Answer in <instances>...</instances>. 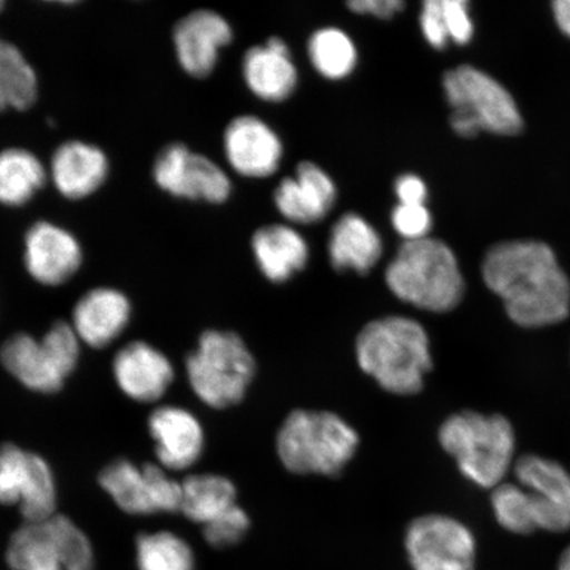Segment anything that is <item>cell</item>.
<instances>
[{
	"mask_svg": "<svg viewBox=\"0 0 570 570\" xmlns=\"http://www.w3.org/2000/svg\"><path fill=\"white\" fill-rule=\"evenodd\" d=\"M482 279L520 327L540 330L569 316L570 282L552 248L541 242L491 247L482 262Z\"/></svg>",
	"mask_w": 570,
	"mask_h": 570,
	"instance_id": "cell-1",
	"label": "cell"
},
{
	"mask_svg": "<svg viewBox=\"0 0 570 570\" xmlns=\"http://www.w3.org/2000/svg\"><path fill=\"white\" fill-rule=\"evenodd\" d=\"M355 355L363 373L399 396L422 391L432 370L430 336L419 321L405 316L377 318L363 326Z\"/></svg>",
	"mask_w": 570,
	"mask_h": 570,
	"instance_id": "cell-2",
	"label": "cell"
},
{
	"mask_svg": "<svg viewBox=\"0 0 570 570\" xmlns=\"http://www.w3.org/2000/svg\"><path fill=\"white\" fill-rule=\"evenodd\" d=\"M384 281L399 301L432 313L458 308L466 289L453 249L431 237L404 242L389 263Z\"/></svg>",
	"mask_w": 570,
	"mask_h": 570,
	"instance_id": "cell-3",
	"label": "cell"
},
{
	"mask_svg": "<svg viewBox=\"0 0 570 570\" xmlns=\"http://www.w3.org/2000/svg\"><path fill=\"white\" fill-rule=\"evenodd\" d=\"M439 441L461 474L482 489L502 484L517 461L514 426L499 413H453L441 424Z\"/></svg>",
	"mask_w": 570,
	"mask_h": 570,
	"instance_id": "cell-4",
	"label": "cell"
},
{
	"mask_svg": "<svg viewBox=\"0 0 570 570\" xmlns=\"http://www.w3.org/2000/svg\"><path fill=\"white\" fill-rule=\"evenodd\" d=\"M358 445L354 428L327 411H292L276 436L277 458L298 475L337 476Z\"/></svg>",
	"mask_w": 570,
	"mask_h": 570,
	"instance_id": "cell-5",
	"label": "cell"
},
{
	"mask_svg": "<svg viewBox=\"0 0 570 570\" xmlns=\"http://www.w3.org/2000/svg\"><path fill=\"white\" fill-rule=\"evenodd\" d=\"M443 89L452 109L451 126L462 138H475L482 131L517 135L523 130L514 98L501 83L472 66L448 70Z\"/></svg>",
	"mask_w": 570,
	"mask_h": 570,
	"instance_id": "cell-6",
	"label": "cell"
},
{
	"mask_svg": "<svg viewBox=\"0 0 570 570\" xmlns=\"http://www.w3.org/2000/svg\"><path fill=\"white\" fill-rule=\"evenodd\" d=\"M185 368L195 394L209 407L225 410L244 401L256 363L237 333L206 331L197 351L185 360Z\"/></svg>",
	"mask_w": 570,
	"mask_h": 570,
	"instance_id": "cell-7",
	"label": "cell"
},
{
	"mask_svg": "<svg viewBox=\"0 0 570 570\" xmlns=\"http://www.w3.org/2000/svg\"><path fill=\"white\" fill-rule=\"evenodd\" d=\"M98 483L127 514L181 511V483L170 480L155 463H142L139 469L127 459L112 460L99 472Z\"/></svg>",
	"mask_w": 570,
	"mask_h": 570,
	"instance_id": "cell-8",
	"label": "cell"
},
{
	"mask_svg": "<svg viewBox=\"0 0 570 570\" xmlns=\"http://www.w3.org/2000/svg\"><path fill=\"white\" fill-rule=\"evenodd\" d=\"M0 504H18L26 523L56 515L55 481L45 459L13 443L0 444Z\"/></svg>",
	"mask_w": 570,
	"mask_h": 570,
	"instance_id": "cell-9",
	"label": "cell"
},
{
	"mask_svg": "<svg viewBox=\"0 0 570 570\" xmlns=\"http://www.w3.org/2000/svg\"><path fill=\"white\" fill-rule=\"evenodd\" d=\"M413 570H474L476 543L472 531L446 515L420 517L405 532Z\"/></svg>",
	"mask_w": 570,
	"mask_h": 570,
	"instance_id": "cell-10",
	"label": "cell"
},
{
	"mask_svg": "<svg viewBox=\"0 0 570 570\" xmlns=\"http://www.w3.org/2000/svg\"><path fill=\"white\" fill-rule=\"evenodd\" d=\"M155 183L175 197L223 204L232 194L225 170L181 142L163 149L154 164Z\"/></svg>",
	"mask_w": 570,
	"mask_h": 570,
	"instance_id": "cell-11",
	"label": "cell"
},
{
	"mask_svg": "<svg viewBox=\"0 0 570 570\" xmlns=\"http://www.w3.org/2000/svg\"><path fill=\"white\" fill-rule=\"evenodd\" d=\"M515 482L525 491L538 530L562 533L570 530V473L550 459L524 454L517 459Z\"/></svg>",
	"mask_w": 570,
	"mask_h": 570,
	"instance_id": "cell-12",
	"label": "cell"
},
{
	"mask_svg": "<svg viewBox=\"0 0 570 570\" xmlns=\"http://www.w3.org/2000/svg\"><path fill=\"white\" fill-rule=\"evenodd\" d=\"M224 151L227 163L238 175L266 178L281 167L283 142L265 120L240 116L226 127Z\"/></svg>",
	"mask_w": 570,
	"mask_h": 570,
	"instance_id": "cell-13",
	"label": "cell"
},
{
	"mask_svg": "<svg viewBox=\"0 0 570 570\" xmlns=\"http://www.w3.org/2000/svg\"><path fill=\"white\" fill-rule=\"evenodd\" d=\"M24 263L36 282L57 287L71 279L81 267L82 249L73 234L40 220L27 232Z\"/></svg>",
	"mask_w": 570,
	"mask_h": 570,
	"instance_id": "cell-14",
	"label": "cell"
},
{
	"mask_svg": "<svg viewBox=\"0 0 570 570\" xmlns=\"http://www.w3.org/2000/svg\"><path fill=\"white\" fill-rule=\"evenodd\" d=\"M337 187L325 170L312 161H302L294 177H285L274 191V203L291 224H318L334 208Z\"/></svg>",
	"mask_w": 570,
	"mask_h": 570,
	"instance_id": "cell-15",
	"label": "cell"
},
{
	"mask_svg": "<svg viewBox=\"0 0 570 570\" xmlns=\"http://www.w3.org/2000/svg\"><path fill=\"white\" fill-rule=\"evenodd\" d=\"M233 30L227 20L212 10H197L183 18L174 30L176 56L191 77L205 78L217 67L220 49L229 46Z\"/></svg>",
	"mask_w": 570,
	"mask_h": 570,
	"instance_id": "cell-16",
	"label": "cell"
},
{
	"mask_svg": "<svg viewBox=\"0 0 570 570\" xmlns=\"http://www.w3.org/2000/svg\"><path fill=\"white\" fill-rule=\"evenodd\" d=\"M112 372L120 390L140 403H154L174 382V366L161 352L142 341H134L114 356Z\"/></svg>",
	"mask_w": 570,
	"mask_h": 570,
	"instance_id": "cell-17",
	"label": "cell"
},
{
	"mask_svg": "<svg viewBox=\"0 0 570 570\" xmlns=\"http://www.w3.org/2000/svg\"><path fill=\"white\" fill-rule=\"evenodd\" d=\"M156 458L175 472L189 469L202 458L205 438L202 424L183 409L164 405L148 417Z\"/></svg>",
	"mask_w": 570,
	"mask_h": 570,
	"instance_id": "cell-18",
	"label": "cell"
},
{
	"mask_svg": "<svg viewBox=\"0 0 570 570\" xmlns=\"http://www.w3.org/2000/svg\"><path fill=\"white\" fill-rule=\"evenodd\" d=\"M242 73L249 91L265 102H283L297 88L298 73L287 42L276 36L266 46L248 49Z\"/></svg>",
	"mask_w": 570,
	"mask_h": 570,
	"instance_id": "cell-19",
	"label": "cell"
},
{
	"mask_svg": "<svg viewBox=\"0 0 570 570\" xmlns=\"http://www.w3.org/2000/svg\"><path fill=\"white\" fill-rule=\"evenodd\" d=\"M131 304L117 289L96 288L85 294L73 309V330L90 347L109 346L126 330Z\"/></svg>",
	"mask_w": 570,
	"mask_h": 570,
	"instance_id": "cell-20",
	"label": "cell"
},
{
	"mask_svg": "<svg viewBox=\"0 0 570 570\" xmlns=\"http://www.w3.org/2000/svg\"><path fill=\"white\" fill-rule=\"evenodd\" d=\"M109 160L96 146L80 140L63 142L52 156L51 176L57 190L69 199L89 197L102 187Z\"/></svg>",
	"mask_w": 570,
	"mask_h": 570,
	"instance_id": "cell-21",
	"label": "cell"
},
{
	"mask_svg": "<svg viewBox=\"0 0 570 570\" xmlns=\"http://www.w3.org/2000/svg\"><path fill=\"white\" fill-rule=\"evenodd\" d=\"M252 247L261 273L274 284L288 282L308 265V242L289 225L261 227L253 235Z\"/></svg>",
	"mask_w": 570,
	"mask_h": 570,
	"instance_id": "cell-22",
	"label": "cell"
},
{
	"mask_svg": "<svg viewBox=\"0 0 570 570\" xmlns=\"http://www.w3.org/2000/svg\"><path fill=\"white\" fill-rule=\"evenodd\" d=\"M327 254L332 267L338 273L354 271L366 275L381 261L383 242L367 219L356 213H346L332 227Z\"/></svg>",
	"mask_w": 570,
	"mask_h": 570,
	"instance_id": "cell-23",
	"label": "cell"
},
{
	"mask_svg": "<svg viewBox=\"0 0 570 570\" xmlns=\"http://www.w3.org/2000/svg\"><path fill=\"white\" fill-rule=\"evenodd\" d=\"M0 363L24 387L40 394H56L66 381L57 372L41 341L28 333L12 334L3 342Z\"/></svg>",
	"mask_w": 570,
	"mask_h": 570,
	"instance_id": "cell-24",
	"label": "cell"
},
{
	"mask_svg": "<svg viewBox=\"0 0 570 570\" xmlns=\"http://www.w3.org/2000/svg\"><path fill=\"white\" fill-rule=\"evenodd\" d=\"M184 517L198 524H208L237 504V489L226 476L194 474L181 483Z\"/></svg>",
	"mask_w": 570,
	"mask_h": 570,
	"instance_id": "cell-25",
	"label": "cell"
},
{
	"mask_svg": "<svg viewBox=\"0 0 570 570\" xmlns=\"http://www.w3.org/2000/svg\"><path fill=\"white\" fill-rule=\"evenodd\" d=\"M48 174L38 156L23 148H7L0 153V204L19 208L38 194Z\"/></svg>",
	"mask_w": 570,
	"mask_h": 570,
	"instance_id": "cell-26",
	"label": "cell"
},
{
	"mask_svg": "<svg viewBox=\"0 0 570 570\" xmlns=\"http://www.w3.org/2000/svg\"><path fill=\"white\" fill-rule=\"evenodd\" d=\"M6 560L12 570H63L59 546L48 520L21 524L10 538Z\"/></svg>",
	"mask_w": 570,
	"mask_h": 570,
	"instance_id": "cell-27",
	"label": "cell"
},
{
	"mask_svg": "<svg viewBox=\"0 0 570 570\" xmlns=\"http://www.w3.org/2000/svg\"><path fill=\"white\" fill-rule=\"evenodd\" d=\"M38 95V77L31 63L16 46L0 39V112L30 109Z\"/></svg>",
	"mask_w": 570,
	"mask_h": 570,
	"instance_id": "cell-28",
	"label": "cell"
},
{
	"mask_svg": "<svg viewBox=\"0 0 570 570\" xmlns=\"http://www.w3.org/2000/svg\"><path fill=\"white\" fill-rule=\"evenodd\" d=\"M308 57L320 76L341 81L351 76L358 63L353 39L337 27H325L312 33Z\"/></svg>",
	"mask_w": 570,
	"mask_h": 570,
	"instance_id": "cell-29",
	"label": "cell"
},
{
	"mask_svg": "<svg viewBox=\"0 0 570 570\" xmlns=\"http://www.w3.org/2000/svg\"><path fill=\"white\" fill-rule=\"evenodd\" d=\"M139 570H195L194 550L173 532L141 533L137 538Z\"/></svg>",
	"mask_w": 570,
	"mask_h": 570,
	"instance_id": "cell-30",
	"label": "cell"
},
{
	"mask_svg": "<svg viewBox=\"0 0 570 570\" xmlns=\"http://www.w3.org/2000/svg\"><path fill=\"white\" fill-rule=\"evenodd\" d=\"M491 509L505 531L515 534L538 531L525 491L517 482H503L491 491Z\"/></svg>",
	"mask_w": 570,
	"mask_h": 570,
	"instance_id": "cell-31",
	"label": "cell"
},
{
	"mask_svg": "<svg viewBox=\"0 0 570 570\" xmlns=\"http://www.w3.org/2000/svg\"><path fill=\"white\" fill-rule=\"evenodd\" d=\"M48 523L59 546L63 570H95V552L87 534L66 515L56 514Z\"/></svg>",
	"mask_w": 570,
	"mask_h": 570,
	"instance_id": "cell-32",
	"label": "cell"
},
{
	"mask_svg": "<svg viewBox=\"0 0 570 570\" xmlns=\"http://www.w3.org/2000/svg\"><path fill=\"white\" fill-rule=\"evenodd\" d=\"M49 356L57 368V372L67 380L75 372L78 356H80V345H78V336L73 326L67 321H57L41 338Z\"/></svg>",
	"mask_w": 570,
	"mask_h": 570,
	"instance_id": "cell-33",
	"label": "cell"
},
{
	"mask_svg": "<svg viewBox=\"0 0 570 570\" xmlns=\"http://www.w3.org/2000/svg\"><path fill=\"white\" fill-rule=\"evenodd\" d=\"M248 530V515L244 509L235 504L224 515L204 525V537L212 547L225 550V548L238 544L239 541L244 540Z\"/></svg>",
	"mask_w": 570,
	"mask_h": 570,
	"instance_id": "cell-34",
	"label": "cell"
},
{
	"mask_svg": "<svg viewBox=\"0 0 570 570\" xmlns=\"http://www.w3.org/2000/svg\"><path fill=\"white\" fill-rule=\"evenodd\" d=\"M391 224L404 242H417L430 238L433 219L425 205L399 204L392 210Z\"/></svg>",
	"mask_w": 570,
	"mask_h": 570,
	"instance_id": "cell-35",
	"label": "cell"
},
{
	"mask_svg": "<svg viewBox=\"0 0 570 570\" xmlns=\"http://www.w3.org/2000/svg\"><path fill=\"white\" fill-rule=\"evenodd\" d=\"M419 21L428 45L443 51L451 42L445 26L443 0H425Z\"/></svg>",
	"mask_w": 570,
	"mask_h": 570,
	"instance_id": "cell-36",
	"label": "cell"
},
{
	"mask_svg": "<svg viewBox=\"0 0 570 570\" xmlns=\"http://www.w3.org/2000/svg\"><path fill=\"white\" fill-rule=\"evenodd\" d=\"M443 10L449 39L465 46L473 39L474 24L466 0H443Z\"/></svg>",
	"mask_w": 570,
	"mask_h": 570,
	"instance_id": "cell-37",
	"label": "cell"
},
{
	"mask_svg": "<svg viewBox=\"0 0 570 570\" xmlns=\"http://www.w3.org/2000/svg\"><path fill=\"white\" fill-rule=\"evenodd\" d=\"M402 0H352L347 9L358 16H370L376 19L389 20L404 11Z\"/></svg>",
	"mask_w": 570,
	"mask_h": 570,
	"instance_id": "cell-38",
	"label": "cell"
},
{
	"mask_svg": "<svg viewBox=\"0 0 570 570\" xmlns=\"http://www.w3.org/2000/svg\"><path fill=\"white\" fill-rule=\"evenodd\" d=\"M395 195L399 204L425 205L428 188L422 177L413 174H405L396 178Z\"/></svg>",
	"mask_w": 570,
	"mask_h": 570,
	"instance_id": "cell-39",
	"label": "cell"
},
{
	"mask_svg": "<svg viewBox=\"0 0 570 570\" xmlns=\"http://www.w3.org/2000/svg\"><path fill=\"white\" fill-rule=\"evenodd\" d=\"M553 16L562 33L570 38V0L553 3Z\"/></svg>",
	"mask_w": 570,
	"mask_h": 570,
	"instance_id": "cell-40",
	"label": "cell"
},
{
	"mask_svg": "<svg viewBox=\"0 0 570 570\" xmlns=\"http://www.w3.org/2000/svg\"><path fill=\"white\" fill-rule=\"evenodd\" d=\"M558 570H570V546L561 553Z\"/></svg>",
	"mask_w": 570,
	"mask_h": 570,
	"instance_id": "cell-41",
	"label": "cell"
},
{
	"mask_svg": "<svg viewBox=\"0 0 570 570\" xmlns=\"http://www.w3.org/2000/svg\"><path fill=\"white\" fill-rule=\"evenodd\" d=\"M3 7H4V2H2V0H0V12L3 11Z\"/></svg>",
	"mask_w": 570,
	"mask_h": 570,
	"instance_id": "cell-42",
	"label": "cell"
}]
</instances>
